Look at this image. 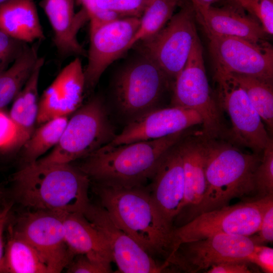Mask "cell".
Wrapping results in <instances>:
<instances>
[{"label": "cell", "mask_w": 273, "mask_h": 273, "mask_svg": "<svg viewBox=\"0 0 273 273\" xmlns=\"http://www.w3.org/2000/svg\"><path fill=\"white\" fill-rule=\"evenodd\" d=\"M248 261L258 266L265 273H272L273 249L263 245H255Z\"/></svg>", "instance_id": "cell-36"}, {"label": "cell", "mask_w": 273, "mask_h": 273, "mask_svg": "<svg viewBox=\"0 0 273 273\" xmlns=\"http://www.w3.org/2000/svg\"><path fill=\"white\" fill-rule=\"evenodd\" d=\"M206 34L215 69L272 81L273 50L268 42Z\"/></svg>", "instance_id": "cell-13"}, {"label": "cell", "mask_w": 273, "mask_h": 273, "mask_svg": "<svg viewBox=\"0 0 273 273\" xmlns=\"http://www.w3.org/2000/svg\"><path fill=\"white\" fill-rule=\"evenodd\" d=\"M8 0H0V5L4 3V2L7 1Z\"/></svg>", "instance_id": "cell-44"}, {"label": "cell", "mask_w": 273, "mask_h": 273, "mask_svg": "<svg viewBox=\"0 0 273 273\" xmlns=\"http://www.w3.org/2000/svg\"><path fill=\"white\" fill-rule=\"evenodd\" d=\"M68 118L62 116L53 118L40 124L23 145L22 160L25 164L36 161L59 142Z\"/></svg>", "instance_id": "cell-27"}, {"label": "cell", "mask_w": 273, "mask_h": 273, "mask_svg": "<svg viewBox=\"0 0 273 273\" xmlns=\"http://www.w3.org/2000/svg\"><path fill=\"white\" fill-rule=\"evenodd\" d=\"M255 244L249 236L218 234L178 245L167 261L170 266L196 273L228 261H246Z\"/></svg>", "instance_id": "cell-11"}, {"label": "cell", "mask_w": 273, "mask_h": 273, "mask_svg": "<svg viewBox=\"0 0 273 273\" xmlns=\"http://www.w3.org/2000/svg\"><path fill=\"white\" fill-rule=\"evenodd\" d=\"M7 226L6 273H49L46 264L35 248L9 221Z\"/></svg>", "instance_id": "cell-25"}, {"label": "cell", "mask_w": 273, "mask_h": 273, "mask_svg": "<svg viewBox=\"0 0 273 273\" xmlns=\"http://www.w3.org/2000/svg\"><path fill=\"white\" fill-rule=\"evenodd\" d=\"M181 0H152L150 1L140 18V25L128 43L126 52L139 42L157 34L173 15Z\"/></svg>", "instance_id": "cell-29"}, {"label": "cell", "mask_w": 273, "mask_h": 273, "mask_svg": "<svg viewBox=\"0 0 273 273\" xmlns=\"http://www.w3.org/2000/svg\"><path fill=\"white\" fill-rule=\"evenodd\" d=\"M149 0H96L98 7L117 14L121 18H140Z\"/></svg>", "instance_id": "cell-31"}, {"label": "cell", "mask_w": 273, "mask_h": 273, "mask_svg": "<svg viewBox=\"0 0 273 273\" xmlns=\"http://www.w3.org/2000/svg\"><path fill=\"white\" fill-rule=\"evenodd\" d=\"M2 208V207L0 208V211H1V210Z\"/></svg>", "instance_id": "cell-45"}, {"label": "cell", "mask_w": 273, "mask_h": 273, "mask_svg": "<svg viewBox=\"0 0 273 273\" xmlns=\"http://www.w3.org/2000/svg\"><path fill=\"white\" fill-rule=\"evenodd\" d=\"M272 202L273 195L199 214L181 226L174 228L172 253L181 243L218 234L245 236L255 234L259 230L265 210Z\"/></svg>", "instance_id": "cell-7"}, {"label": "cell", "mask_w": 273, "mask_h": 273, "mask_svg": "<svg viewBox=\"0 0 273 273\" xmlns=\"http://www.w3.org/2000/svg\"><path fill=\"white\" fill-rule=\"evenodd\" d=\"M258 198L273 195V141L271 139L262 152L261 161L254 173Z\"/></svg>", "instance_id": "cell-30"}, {"label": "cell", "mask_w": 273, "mask_h": 273, "mask_svg": "<svg viewBox=\"0 0 273 273\" xmlns=\"http://www.w3.org/2000/svg\"><path fill=\"white\" fill-rule=\"evenodd\" d=\"M93 190L117 225L153 257L164 261L174 247L173 229L161 216L148 187H116L94 183Z\"/></svg>", "instance_id": "cell-2"}, {"label": "cell", "mask_w": 273, "mask_h": 273, "mask_svg": "<svg viewBox=\"0 0 273 273\" xmlns=\"http://www.w3.org/2000/svg\"><path fill=\"white\" fill-rule=\"evenodd\" d=\"M196 18L192 4H184L157 34L141 42V52L152 59L174 82L198 38Z\"/></svg>", "instance_id": "cell-10"}, {"label": "cell", "mask_w": 273, "mask_h": 273, "mask_svg": "<svg viewBox=\"0 0 273 273\" xmlns=\"http://www.w3.org/2000/svg\"><path fill=\"white\" fill-rule=\"evenodd\" d=\"M17 149V133L9 114L0 109V152Z\"/></svg>", "instance_id": "cell-34"}, {"label": "cell", "mask_w": 273, "mask_h": 273, "mask_svg": "<svg viewBox=\"0 0 273 273\" xmlns=\"http://www.w3.org/2000/svg\"><path fill=\"white\" fill-rule=\"evenodd\" d=\"M177 143L162 158L148 187L156 207L172 226L183 209L185 198L183 165Z\"/></svg>", "instance_id": "cell-18"}, {"label": "cell", "mask_w": 273, "mask_h": 273, "mask_svg": "<svg viewBox=\"0 0 273 273\" xmlns=\"http://www.w3.org/2000/svg\"><path fill=\"white\" fill-rule=\"evenodd\" d=\"M28 45L0 30V73L16 60Z\"/></svg>", "instance_id": "cell-32"}, {"label": "cell", "mask_w": 273, "mask_h": 273, "mask_svg": "<svg viewBox=\"0 0 273 273\" xmlns=\"http://www.w3.org/2000/svg\"><path fill=\"white\" fill-rule=\"evenodd\" d=\"M74 2L41 0L40 2L53 30V42L62 57L87 56V52L77 39V34L89 18L83 8L75 12Z\"/></svg>", "instance_id": "cell-19"}, {"label": "cell", "mask_w": 273, "mask_h": 273, "mask_svg": "<svg viewBox=\"0 0 273 273\" xmlns=\"http://www.w3.org/2000/svg\"><path fill=\"white\" fill-rule=\"evenodd\" d=\"M238 5L256 17L259 0H234Z\"/></svg>", "instance_id": "cell-41"}, {"label": "cell", "mask_w": 273, "mask_h": 273, "mask_svg": "<svg viewBox=\"0 0 273 273\" xmlns=\"http://www.w3.org/2000/svg\"><path fill=\"white\" fill-rule=\"evenodd\" d=\"M257 235H253L250 238L255 245H263L273 241V202L265 210Z\"/></svg>", "instance_id": "cell-35"}, {"label": "cell", "mask_w": 273, "mask_h": 273, "mask_svg": "<svg viewBox=\"0 0 273 273\" xmlns=\"http://www.w3.org/2000/svg\"><path fill=\"white\" fill-rule=\"evenodd\" d=\"M66 268L69 273H110L111 265L92 260L83 254L75 255Z\"/></svg>", "instance_id": "cell-33"}, {"label": "cell", "mask_w": 273, "mask_h": 273, "mask_svg": "<svg viewBox=\"0 0 273 273\" xmlns=\"http://www.w3.org/2000/svg\"><path fill=\"white\" fill-rule=\"evenodd\" d=\"M206 33L235 36L254 43L265 41L266 33L255 19L231 6L196 11Z\"/></svg>", "instance_id": "cell-21"}, {"label": "cell", "mask_w": 273, "mask_h": 273, "mask_svg": "<svg viewBox=\"0 0 273 273\" xmlns=\"http://www.w3.org/2000/svg\"><path fill=\"white\" fill-rule=\"evenodd\" d=\"M63 213L31 210L18 219L15 230L37 251L49 273L61 272L74 255L66 244Z\"/></svg>", "instance_id": "cell-12"}, {"label": "cell", "mask_w": 273, "mask_h": 273, "mask_svg": "<svg viewBox=\"0 0 273 273\" xmlns=\"http://www.w3.org/2000/svg\"><path fill=\"white\" fill-rule=\"evenodd\" d=\"M216 103L232 123L231 137L254 153H262L271 139L259 115L243 88L228 73L215 69Z\"/></svg>", "instance_id": "cell-9"}, {"label": "cell", "mask_w": 273, "mask_h": 273, "mask_svg": "<svg viewBox=\"0 0 273 273\" xmlns=\"http://www.w3.org/2000/svg\"><path fill=\"white\" fill-rule=\"evenodd\" d=\"M261 159L259 154L246 153L209 138L205 191L200 203L184 215L186 223L202 213L229 205L233 199L256 194L254 173Z\"/></svg>", "instance_id": "cell-4"}, {"label": "cell", "mask_w": 273, "mask_h": 273, "mask_svg": "<svg viewBox=\"0 0 273 273\" xmlns=\"http://www.w3.org/2000/svg\"><path fill=\"white\" fill-rule=\"evenodd\" d=\"M149 1H152V0H149Z\"/></svg>", "instance_id": "cell-46"}, {"label": "cell", "mask_w": 273, "mask_h": 273, "mask_svg": "<svg viewBox=\"0 0 273 273\" xmlns=\"http://www.w3.org/2000/svg\"><path fill=\"white\" fill-rule=\"evenodd\" d=\"M0 30L28 44L45 38L33 0H8L1 4Z\"/></svg>", "instance_id": "cell-23"}, {"label": "cell", "mask_w": 273, "mask_h": 273, "mask_svg": "<svg viewBox=\"0 0 273 273\" xmlns=\"http://www.w3.org/2000/svg\"><path fill=\"white\" fill-rule=\"evenodd\" d=\"M86 11L90 24H99L121 18L114 13L99 8L96 0H77Z\"/></svg>", "instance_id": "cell-37"}, {"label": "cell", "mask_w": 273, "mask_h": 273, "mask_svg": "<svg viewBox=\"0 0 273 273\" xmlns=\"http://www.w3.org/2000/svg\"><path fill=\"white\" fill-rule=\"evenodd\" d=\"M85 79L78 57L67 64L44 90L39 100L37 123L74 112L81 104Z\"/></svg>", "instance_id": "cell-17"}, {"label": "cell", "mask_w": 273, "mask_h": 273, "mask_svg": "<svg viewBox=\"0 0 273 273\" xmlns=\"http://www.w3.org/2000/svg\"><path fill=\"white\" fill-rule=\"evenodd\" d=\"M209 138L202 133L186 134L177 143L182 159L185 198L183 209L177 216L185 215L201 201L206 189L205 163Z\"/></svg>", "instance_id": "cell-20"}, {"label": "cell", "mask_w": 273, "mask_h": 273, "mask_svg": "<svg viewBox=\"0 0 273 273\" xmlns=\"http://www.w3.org/2000/svg\"><path fill=\"white\" fill-rule=\"evenodd\" d=\"M65 239L75 256L83 254L100 263L111 265L112 254L107 242L100 232L82 213H64Z\"/></svg>", "instance_id": "cell-22"}, {"label": "cell", "mask_w": 273, "mask_h": 273, "mask_svg": "<svg viewBox=\"0 0 273 273\" xmlns=\"http://www.w3.org/2000/svg\"><path fill=\"white\" fill-rule=\"evenodd\" d=\"M243 88L259 115L267 131L273 130L272 81L254 76L230 73Z\"/></svg>", "instance_id": "cell-28"}, {"label": "cell", "mask_w": 273, "mask_h": 273, "mask_svg": "<svg viewBox=\"0 0 273 273\" xmlns=\"http://www.w3.org/2000/svg\"><path fill=\"white\" fill-rule=\"evenodd\" d=\"M170 80L152 59L141 52L114 80L113 96L118 110L129 123L158 109Z\"/></svg>", "instance_id": "cell-5"}, {"label": "cell", "mask_w": 273, "mask_h": 273, "mask_svg": "<svg viewBox=\"0 0 273 273\" xmlns=\"http://www.w3.org/2000/svg\"><path fill=\"white\" fill-rule=\"evenodd\" d=\"M187 130L163 138L114 147L103 146L77 166L94 183L131 188L145 186L164 155L187 134Z\"/></svg>", "instance_id": "cell-3"}, {"label": "cell", "mask_w": 273, "mask_h": 273, "mask_svg": "<svg viewBox=\"0 0 273 273\" xmlns=\"http://www.w3.org/2000/svg\"><path fill=\"white\" fill-rule=\"evenodd\" d=\"M140 22V18L125 17L90 24L88 60L84 70L85 89L93 88L106 68L126 52Z\"/></svg>", "instance_id": "cell-15"}, {"label": "cell", "mask_w": 273, "mask_h": 273, "mask_svg": "<svg viewBox=\"0 0 273 273\" xmlns=\"http://www.w3.org/2000/svg\"><path fill=\"white\" fill-rule=\"evenodd\" d=\"M37 42L28 44L15 61L0 73V109L13 101L33 72L39 58Z\"/></svg>", "instance_id": "cell-26"}, {"label": "cell", "mask_w": 273, "mask_h": 273, "mask_svg": "<svg viewBox=\"0 0 273 273\" xmlns=\"http://www.w3.org/2000/svg\"><path fill=\"white\" fill-rule=\"evenodd\" d=\"M196 11L207 9L219 0H191Z\"/></svg>", "instance_id": "cell-42"}, {"label": "cell", "mask_w": 273, "mask_h": 273, "mask_svg": "<svg viewBox=\"0 0 273 273\" xmlns=\"http://www.w3.org/2000/svg\"><path fill=\"white\" fill-rule=\"evenodd\" d=\"M204 63L198 37L184 67L174 80L171 106L197 112L203 120L202 133L215 139L222 134L223 127L220 109L211 94Z\"/></svg>", "instance_id": "cell-8"}, {"label": "cell", "mask_w": 273, "mask_h": 273, "mask_svg": "<svg viewBox=\"0 0 273 273\" xmlns=\"http://www.w3.org/2000/svg\"><path fill=\"white\" fill-rule=\"evenodd\" d=\"M12 181L14 198L31 210L82 213L90 203V179L70 163L25 164Z\"/></svg>", "instance_id": "cell-1"}, {"label": "cell", "mask_w": 273, "mask_h": 273, "mask_svg": "<svg viewBox=\"0 0 273 273\" xmlns=\"http://www.w3.org/2000/svg\"><path fill=\"white\" fill-rule=\"evenodd\" d=\"M246 261H228L212 266L207 273H250L252 270Z\"/></svg>", "instance_id": "cell-40"}, {"label": "cell", "mask_w": 273, "mask_h": 273, "mask_svg": "<svg viewBox=\"0 0 273 273\" xmlns=\"http://www.w3.org/2000/svg\"><path fill=\"white\" fill-rule=\"evenodd\" d=\"M9 195L8 191L5 187L0 185V207H3L5 204L9 202L8 198Z\"/></svg>", "instance_id": "cell-43"}, {"label": "cell", "mask_w": 273, "mask_h": 273, "mask_svg": "<svg viewBox=\"0 0 273 273\" xmlns=\"http://www.w3.org/2000/svg\"><path fill=\"white\" fill-rule=\"evenodd\" d=\"M256 17L266 34H273V0H259Z\"/></svg>", "instance_id": "cell-38"}, {"label": "cell", "mask_w": 273, "mask_h": 273, "mask_svg": "<svg viewBox=\"0 0 273 273\" xmlns=\"http://www.w3.org/2000/svg\"><path fill=\"white\" fill-rule=\"evenodd\" d=\"M82 214L103 235L119 272L156 273L170 271L166 262L161 263L145 251L113 221L101 205L90 203Z\"/></svg>", "instance_id": "cell-14"}, {"label": "cell", "mask_w": 273, "mask_h": 273, "mask_svg": "<svg viewBox=\"0 0 273 273\" xmlns=\"http://www.w3.org/2000/svg\"><path fill=\"white\" fill-rule=\"evenodd\" d=\"M203 120L196 111L177 106L155 109L128 123L106 147L163 138L186 130Z\"/></svg>", "instance_id": "cell-16"}, {"label": "cell", "mask_w": 273, "mask_h": 273, "mask_svg": "<svg viewBox=\"0 0 273 273\" xmlns=\"http://www.w3.org/2000/svg\"><path fill=\"white\" fill-rule=\"evenodd\" d=\"M12 206L13 203L9 202L2 207L0 211V273H6L4 236L10 218Z\"/></svg>", "instance_id": "cell-39"}, {"label": "cell", "mask_w": 273, "mask_h": 273, "mask_svg": "<svg viewBox=\"0 0 273 273\" xmlns=\"http://www.w3.org/2000/svg\"><path fill=\"white\" fill-rule=\"evenodd\" d=\"M44 58L39 57L28 81L13 101L9 116L17 133V149H20L32 134L37 123L38 108V82Z\"/></svg>", "instance_id": "cell-24"}, {"label": "cell", "mask_w": 273, "mask_h": 273, "mask_svg": "<svg viewBox=\"0 0 273 273\" xmlns=\"http://www.w3.org/2000/svg\"><path fill=\"white\" fill-rule=\"evenodd\" d=\"M116 136L103 101L92 99L68 119L61 138L52 151L36 161L67 164L83 159L109 143Z\"/></svg>", "instance_id": "cell-6"}]
</instances>
